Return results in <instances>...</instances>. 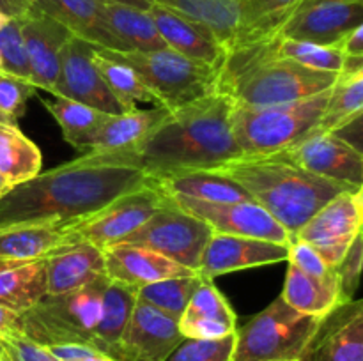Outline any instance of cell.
Listing matches in <instances>:
<instances>
[{
	"label": "cell",
	"mask_w": 363,
	"mask_h": 361,
	"mask_svg": "<svg viewBox=\"0 0 363 361\" xmlns=\"http://www.w3.org/2000/svg\"><path fill=\"white\" fill-rule=\"evenodd\" d=\"M311 2H321V0H305L303 4H311ZM337 2H351V0H337ZM303 4H301V6H303Z\"/></svg>",
	"instance_id": "obj_54"
},
{
	"label": "cell",
	"mask_w": 363,
	"mask_h": 361,
	"mask_svg": "<svg viewBox=\"0 0 363 361\" xmlns=\"http://www.w3.org/2000/svg\"><path fill=\"white\" fill-rule=\"evenodd\" d=\"M170 198L183 211L208 223L213 232L254 237V239L272 241V243L286 244V246L291 243V236L287 234V230L254 200L204 202L183 197V195H172Z\"/></svg>",
	"instance_id": "obj_12"
},
{
	"label": "cell",
	"mask_w": 363,
	"mask_h": 361,
	"mask_svg": "<svg viewBox=\"0 0 363 361\" xmlns=\"http://www.w3.org/2000/svg\"><path fill=\"white\" fill-rule=\"evenodd\" d=\"M279 57L294 60L301 66L312 67L319 71H330V73H340L346 55L340 46H321L307 41H296V39L280 38Z\"/></svg>",
	"instance_id": "obj_39"
},
{
	"label": "cell",
	"mask_w": 363,
	"mask_h": 361,
	"mask_svg": "<svg viewBox=\"0 0 363 361\" xmlns=\"http://www.w3.org/2000/svg\"><path fill=\"white\" fill-rule=\"evenodd\" d=\"M167 198L169 195L163 193L156 180H152L121 195L89 218L66 225L67 241L69 244L87 241L101 250L123 243L165 204Z\"/></svg>",
	"instance_id": "obj_9"
},
{
	"label": "cell",
	"mask_w": 363,
	"mask_h": 361,
	"mask_svg": "<svg viewBox=\"0 0 363 361\" xmlns=\"http://www.w3.org/2000/svg\"><path fill=\"white\" fill-rule=\"evenodd\" d=\"M328 96L330 88L286 105H234L230 122L243 158L273 156L303 140L321 119Z\"/></svg>",
	"instance_id": "obj_5"
},
{
	"label": "cell",
	"mask_w": 363,
	"mask_h": 361,
	"mask_svg": "<svg viewBox=\"0 0 363 361\" xmlns=\"http://www.w3.org/2000/svg\"><path fill=\"white\" fill-rule=\"evenodd\" d=\"M340 48L346 57H363V23L350 32L340 42Z\"/></svg>",
	"instance_id": "obj_47"
},
{
	"label": "cell",
	"mask_w": 363,
	"mask_h": 361,
	"mask_svg": "<svg viewBox=\"0 0 363 361\" xmlns=\"http://www.w3.org/2000/svg\"><path fill=\"white\" fill-rule=\"evenodd\" d=\"M16 331H20V315L0 306V338Z\"/></svg>",
	"instance_id": "obj_48"
},
{
	"label": "cell",
	"mask_w": 363,
	"mask_h": 361,
	"mask_svg": "<svg viewBox=\"0 0 363 361\" xmlns=\"http://www.w3.org/2000/svg\"><path fill=\"white\" fill-rule=\"evenodd\" d=\"M11 188H13V186H11V184H9V180H7L6 177H4L2 173H0V198H2L4 195H6L7 191L11 190Z\"/></svg>",
	"instance_id": "obj_51"
},
{
	"label": "cell",
	"mask_w": 363,
	"mask_h": 361,
	"mask_svg": "<svg viewBox=\"0 0 363 361\" xmlns=\"http://www.w3.org/2000/svg\"><path fill=\"white\" fill-rule=\"evenodd\" d=\"M103 2L123 4V6L137 7V9H142V11H149V7L152 6V0H103Z\"/></svg>",
	"instance_id": "obj_50"
},
{
	"label": "cell",
	"mask_w": 363,
	"mask_h": 361,
	"mask_svg": "<svg viewBox=\"0 0 363 361\" xmlns=\"http://www.w3.org/2000/svg\"><path fill=\"white\" fill-rule=\"evenodd\" d=\"M108 276L64 294H46L20 315V333L43 347L85 343L96 347L101 319V297Z\"/></svg>",
	"instance_id": "obj_6"
},
{
	"label": "cell",
	"mask_w": 363,
	"mask_h": 361,
	"mask_svg": "<svg viewBox=\"0 0 363 361\" xmlns=\"http://www.w3.org/2000/svg\"><path fill=\"white\" fill-rule=\"evenodd\" d=\"M2 343L11 361H59L46 347L32 342L20 331L2 336Z\"/></svg>",
	"instance_id": "obj_45"
},
{
	"label": "cell",
	"mask_w": 363,
	"mask_h": 361,
	"mask_svg": "<svg viewBox=\"0 0 363 361\" xmlns=\"http://www.w3.org/2000/svg\"><path fill=\"white\" fill-rule=\"evenodd\" d=\"M46 290L64 294L106 276L105 253L87 241L66 244L45 257Z\"/></svg>",
	"instance_id": "obj_22"
},
{
	"label": "cell",
	"mask_w": 363,
	"mask_h": 361,
	"mask_svg": "<svg viewBox=\"0 0 363 361\" xmlns=\"http://www.w3.org/2000/svg\"><path fill=\"white\" fill-rule=\"evenodd\" d=\"M167 195H183L204 202H248L250 195L230 177L213 170H195L156 180Z\"/></svg>",
	"instance_id": "obj_32"
},
{
	"label": "cell",
	"mask_w": 363,
	"mask_h": 361,
	"mask_svg": "<svg viewBox=\"0 0 363 361\" xmlns=\"http://www.w3.org/2000/svg\"><path fill=\"white\" fill-rule=\"evenodd\" d=\"M0 59H2V69L0 71L30 81V64H28L27 50H25L23 38H21L18 18H11L0 28Z\"/></svg>",
	"instance_id": "obj_41"
},
{
	"label": "cell",
	"mask_w": 363,
	"mask_h": 361,
	"mask_svg": "<svg viewBox=\"0 0 363 361\" xmlns=\"http://www.w3.org/2000/svg\"><path fill=\"white\" fill-rule=\"evenodd\" d=\"M363 236L358 234L351 246L347 248L346 255L342 260L337 265V275H339L340 282V299L342 303L354 299L358 285H360L362 278V265H363Z\"/></svg>",
	"instance_id": "obj_43"
},
{
	"label": "cell",
	"mask_w": 363,
	"mask_h": 361,
	"mask_svg": "<svg viewBox=\"0 0 363 361\" xmlns=\"http://www.w3.org/2000/svg\"><path fill=\"white\" fill-rule=\"evenodd\" d=\"M238 315L213 280L202 278L201 285L188 301L177 328L183 338H223L238 329Z\"/></svg>",
	"instance_id": "obj_23"
},
{
	"label": "cell",
	"mask_w": 363,
	"mask_h": 361,
	"mask_svg": "<svg viewBox=\"0 0 363 361\" xmlns=\"http://www.w3.org/2000/svg\"><path fill=\"white\" fill-rule=\"evenodd\" d=\"M0 122H4V124H11V122H9V120H7V119H6V117H4V115H2V113H0ZM13 126H18V124H13Z\"/></svg>",
	"instance_id": "obj_55"
},
{
	"label": "cell",
	"mask_w": 363,
	"mask_h": 361,
	"mask_svg": "<svg viewBox=\"0 0 363 361\" xmlns=\"http://www.w3.org/2000/svg\"><path fill=\"white\" fill-rule=\"evenodd\" d=\"M94 48L92 42L77 35L67 39L60 52L59 76L52 94L84 103L110 115H119L124 113V110L108 91L96 67Z\"/></svg>",
	"instance_id": "obj_13"
},
{
	"label": "cell",
	"mask_w": 363,
	"mask_h": 361,
	"mask_svg": "<svg viewBox=\"0 0 363 361\" xmlns=\"http://www.w3.org/2000/svg\"><path fill=\"white\" fill-rule=\"evenodd\" d=\"M202 276L199 273L190 276H176V278L160 280V282L149 283L137 290V297L144 303L151 304L156 310L163 311L169 317L179 321L186 308L188 301L191 299L197 287L201 285Z\"/></svg>",
	"instance_id": "obj_38"
},
{
	"label": "cell",
	"mask_w": 363,
	"mask_h": 361,
	"mask_svg": "<svg viewBox=\"0 0 363 361\" xmlns=\"http://www.w3.org/2000/svg\"><path fill=\"white\" fill-rule=\"evenodd\" d=\"M363 225V186L342 191L335 198L323 205L293 239L308 243L318 250V253L337 268L347 248Z\"/></svg>",
	"instance_id": "obj_11"
},
{
	"label": "cell",
	"mask_w": 363,
	"mask_h": 361,
	"mask_svg": "<svg viewBox=\"0 0 363 361\" xmlns=\"http://www.w3.org/2000/svg\"><path fill=\"white\" fill-rule=\"evenodd\" d=\"M177 14L206 25L229 50L241 20V0H152Z\"/></svg>",
	"instance_id": "obj_30"
},
{
	"label": "cell",
	"mask_w": 363,
	"mask_h": 361,
	"mask_svg": "<svg viewBox=\"0 0 363 361\" xmlns=\"http://www.w3.org/2000/svg\"><path fill=\"white\" fill-rule=\"evenodd\" d=\"M169 113L163 106L152 110H133L119 115H108L98 133L91 138L84 154H105L137 145L145 134Z\"/></svg>",
	"instance_id": "obj_26"
},
{
	"label": "cell",
	"mask_w": 363,
	"mask_h": 361,
	"mask_svg": "<svg viewBox=\"0 0 363 361\" xmlns=\"http://www.w3.org/2000/svg\"><path fill=\"white\" fill-rule=\"evenodd\" d=\"M9 20H11V18H7L6 14H2V13H0V28H2L4 25H6L7 21H9Z\"/></svg>",
	"instance_id": "obj_53"
},
{
	"label": "cell",
	"mask_w": 363,
	"mask_h": 361,
	"mask_svg": "<svg viewBox=\"0 0 363 361\" xmlns=\"http://www.w3.org/2000/svg\"><path fill=\"white\" fill-rule=\"evenodd\" d=\"M363 112V71L339 73L330 88L323 115L311 133H335Z\"/></svg>",
	"instance_id": "obj_35"
},
{
	"label": "cell",
	"mask_w": 363,
	"mask_h": 361,
	"mask_svg": "<svg viewBox=\"0 0 363 361\" xmlns=\"http://www.w3.org/2000/svg\"><path fill=\"white\" fill-rule=\"evenodd\" d=\"M233 99L222 92L170 110L137 145L105 154H82L78 165L130 166L162 180L195 170H213L243 158L233 134Z\"/></svg>",
	"instance_id": "obj_1"
},
{
	"label": "cell",
	"mask_w": 363,
	"mask_h": 361,
	"mask_svg": "<svg viewBox=\"0 0 363 361\" xmlns=\"http://www.w3.org/2000/svg\"><path fill=\"white\" fill-rule=\"evenodd\" d=\"M280 297L294 310L323 319L337 304L342 303L337 269L333 275L326 276V278H315V276L305 275L303 271L289 264Z\"/></svg>",
	"instance_id": "obj_27"
},
{
	"label": "cell",
	"mask_w": 363,
	"mask_h": 361,
	"mask_svg": "<svg viewBox=\"0 0 363 361\" xmlns=\"http://www.w3.org/2000/svg\"><path fill=\"white\" fill-rule=\"evenodd\" d=\"M279 38L227 50L218 88L236 106H273L300 101L332 88L339 73L312 69L279 57Z\"/></svg>",
	"instance_id": "obj_3"
},
{
	"label": "cell",
	"mask_w": 363,
	"mask_h": 361,
	"mask_svg": "<svg viewBox=\"0 0 363 361\" xmlns=\"http://www.w3.org/2000/svg\"><path fill=\"white\" fill-rule=\"evenodd\" d=\"M273 156L325 179L363 186L362 151L335 133H308L303 140Z\"/></svg>",
	"instance_id": "obj_14"
},
{
	"label": "cell",
	"mask_w": 363,
	"mask_h": 361,
	"mask_svg": "<svg viewBox=\"0 0 363 361\" xmlns=\"http://www.w3.org/2000/svg\"><path fill=\"white\" fill-rule=\"evenodd\" d=\"M149 183L152 179L130 166L69 161L11 188L0 198V229L34 223L71 225Z\"/></svg>",
	"instance_id": "obj_2"
},
{
	"label": "cell",
	"mask_w": 363,
	"mask_h": 361,
	"mask_svg": "<svg viewBox=\"0 0 363 361\" xmlns=\"http://www.w3.org/2000/svg\"><path fill=\"white\" fill-rule=\"evenodd\" d=\"M94 64L101 74L103 81L117 99L124 112H133L137 110V103H155L156 99L147 85L144 84L137 71L131 69L128 64L106 55L96 46L94 48ZM158 106V105H156Z\"/></svg>",
	"instance_id": "obj_37"
},
{
	"label": "cell",
	"mask_w": 363,
	"mask_h": 361,
	"mask_svg": "<svg viewBox=\"0 0 363 361\" xmlns=\"http://www.w3.org/2000/svg\"><path fill=\"white\" fill-rule=\"evenodd\" d=\"M0 69H2V59H0Z\"/></svg>",
	"instance_id": "obj_56"
},
{
	"label": "cell",
	"mask_w": 363,
	"mask_h": 361,
	"mask_svg": "<svg viewBox=\"0 0 363 361\" xmlns=\"http://www.w3.org/2000/svg\"><path fill=\"white\" fill-rule=\"evenodd\" d=\"M183 340L176 319L137 297L133 314L117 345L116 361H163Z\"/></svg>",
	"instance_id": "obj_16"
},
{
	"label": "cell",
	"mask_w": 363,
	"mask_h": 361,
	"mask_svg": "<svg viewBox=\"0 0 363 361\" xmlns=\"http://www.w3.org/2000/svg\"><path fill=\"white\" fill-rule=\"evenodd\" d=\"M298 361H308V360H307V357H303V360H298Z\"/></svg>",
	"instance_id": "obj_57"
},
{
	"label": "cell",
	"mask_w": 363,
	"mask_h": 361,
	"mask_svg": "<svg viewBox=\"0 0 363 361\" xmlns=\"http://www.w3.org/2000/svg\"><path fill=\"white\" fill-rule=\"evenodd\" d=\"M305 0H241V20L233 46L279 38ZM229 48V50H230Z\"/></svg>",
	"instance_id": "obj_28"
},
{
	"label": "cell",
	"mask_w": 363,
	"mask_h": 361,
	"mask_svg": "<svg viewBox=\"0 0 363 361\" xmlns=\"http://www.w3.org/2000/svg\"><path fill=\"white\" fill-rule=\"evenodd\" d=\"M286 260V244L213 232L201 255L197 273L202 278L213 280L220 275H227V273L261 268V265Z\"/></svg>",
	"instance_id": "obj_17"
},
{
	"label": "cell",
	"mask_w": 363,
	"mask_h": 361,
	"mask_svg": "<svg viewBox=\"0 0 363 361\" xmlns=\"http://www.w3.org/2000/svg\"><path fill=\"white\" fill-rule=\"evenodd\" d=\"M363 21V0L303 4L280 30V38L314 42L321 46H340L342 39Z\"/></svg>",
	"instance_id": "obj_15"
},
{
	"label": "cell",
	"mask_w": 363,
	"mask_h": 361,
	"mask_svg": "<svg viewBox=\"0 0 363 361\" xmlns=\"http://www.w3.org/2000/svg\"><path fill=\"white\" fill-rule=\"evenodd\" d=\"M213 172L236 180L255 204L287 230L291 239L332 198L358 188L315 176L279 156L240 158Z\"/></svg>",
	"instance_id": "obj_4"
},
{
	"label": "cell",
	"mask_w": 363,
	"mask_h": 361,
	"mask_svg": "<svg viewBox=\"0 0 363 361\" xmlns=\"http://www.w3.org/2000/svg\"><path fill=\"white\" fill-rule=\"evenodd\" d=\"M211 236L213 229L208 223L183 211L169 197L165 204L123 243L149 248L191 271H197L201 255Z\"/></svg>",
	"instance_id": "obj_10"
},
{
	"label": "cell",
	"mask_w": 363,
	"mask_h": 361,
	"mask_svg": "<svg viewBox=\"0 0 363 361\" xmlns=\"http://www.w3.org/2000/svg\"><path fill=\"white\" fill-rule=\"evenodd\" d=\"M291 265L303 271L305 275L315 276V278H326L333 275L335 268L328 264L321 255L318 253L314 246L300 239H291L287 244V260Z\"/></svg>",
	"instance_id": "obj_44"
},
{
	"label": "cell",
	"mask_w": 363,
	"mask_h": 361,
	"mask_svg": "<svg viewBox=\"0 0 363 361\" xmlns=\"http://www.w3.org/2000/svg\"><path fill=\"white\" fill-rule=\"evenodd\" d=\"M43 165L41 151L28 140L18 126L0 122V173L11 186L25 183L39 173Z\"/></svg>",
	"instance_id": "obj_36"
},
{
	"label": "cell",
	"mask_w": 363,
	"mask_h": 361,
	"mask_svg": "<svg viewBox=\"0 0 363 361\" xmlns=\"http://www.w3.org/2000/svg\"><path fill=\"white\" fill-rule=\"evenodd\" d=\"M99 50L137 71L155 96L156 105L169 112L218 92V67L191 60L170 48L155 52Z\"/></svg>",
	"instance_id": "obj_8"
},
{
	"label": "cell",
	"mask_w": 363,
	"mask_h": 361,
	"mask_svg": "<svg viewBox=\"0 0 363 361\" xmlns=\"http://www.w3.org/2000/svg\"><path fill=\"white\" fill-rule=\"evenodd\" d=\"M46 294L45 258L0 265V306L21 315Z\"/></svg>",
	"instance_id": "obj_29"
},
{
	"label": "cell",
	"mask_w": 363,
	"mask_h": 361,
	"mask_svg": "<svg viewBox=\"0 0 363 361\" xmlns=\"http://www.w3.org/2000/svg\"><path fill=\"white\" fill-rule=\"evenodd\" d=\"M137 303V290L108 280L101 297V319L96 328V349L116 356L117 345Z\"/></svg>",
	"instance_id": "obj_33"
},
{
	"label": "cell",
	"mask_w": 363,
	"mask_h": 361,
	"mask_svg": "<svg viewBox=\"0 0 363 361\" xmlns=\"http://www.w3.org/2000/svg\"><path fill=\"white\" fill-rule=\"evenodd\" d=\"M41 103L55 117L67 144L73 145L77 151H84L87 147L91 138L98 133L110 115L62 96H53V99L41 98Z\"/></svg>",
	"instance_id": "obj_34"
},
{
	"label": "cell",
	"mask_w": 363,
	"mask_h": 361,
	"mask_svg": "<svg viewBox=\"0 0 363 361\" xmlns=\"http://www.w3.org/2000/svg\"><path fill=\"white\" fill-rule=\"evenodd\" d=\"M308 361H363V308L360 299L340 303L321 319Z\"/></svg>",
	"instance_id": "obj_19"
},
{
	"label": "cell",
	"mask_w": 363,
	"mask_h": 361,
	"mask_svg": "<svg viewBox=\"0 0 363 361\" xmlns=\"http://www.w3.org/2000/svg\"><path fill=\"white\" fill-rule=\"evenodd\" d=\"M69 244L66 225H13L0 229V264H20L48 257L57 248Z\"/></svg>",
	"instance_id": "obj_25"
},
{
	"label": "cell",
	"mask_w": 363,
	"mask_h": 361,
	"mask_svg": "<svg viewBox=\"0 0 363 361\" xmlns=\"http://www.w3.org/2000/svg\"><path fill=\"white\" fill-rule=\"evenodd\" d=\"M18 20L30 64V84L35 88L52 92L59 76L60 52L73 34L62 23L32 6Z\"/></svg>",
	"instance_id": "obj_18"
},
{
	"label": "cell",
	"mask_w": 363,
	"mask_h": 361,
	"mask_svg": "<svg viewBox=\"0 0 363 361\" xmlns=\"http://www.w3.org/2000/svg\"><path fill=\"white\" fill-rule=\"evenodd\" d=\"M0 265H2V264H0ZM6 265H7V264H6Z\"/></svg>",
	"instance_id": "obj_58"
},
{
	"label": "cell",
	"mask_w": 363,
	"mask_h": 361,
	"mask_svg": "<svg viewBox=\"0 0 363 361\" xmlns=\"http://www.w3.org/2000/svg\"><path fill=\"white\" fill-rule=\"evenodd\" d=\"M236 333L223 338H183L163 361H233Z\"/></svg>",
	"instance_id": "obj_40"
},
{
	"label": "cell",
	"mask_w": 363,
	"mask_h": 361,
	"mask_svg": "<svg viewBox=\"0 0 363 361\" xmlns=\"http://www.w3.org/2000/svg\"><path fill=\"white\" fill-rule=\"evenodd\" d=\"M167 48L197 62L222 67L227 50L206 25L152 2L147 11Z\"/></svg>",
	"instance_id": "obj_21"
},
{
	"label": "cell",
	"mask_w": 363,
	"mask_h": 361,
	"mask_svg": "<svg viewBox=\"0 0 363 361\" xmlns=\"http://www.w3.org/2000/svg\"><path fill=\"white\" fill-rule=\"evenodd\" d=\"M30 9V0H0V13L7 18H21Z\"/></svg>",
	"instance_id": "obj_49"
},
{
	"label": "cell",
	"mask_w": 363,
	"mask_h": 361,
	"mask_svg": "<svg viewBox=\"0 0 363 361\" xmlns=\"http://www.w3.org/2000/svg\"><path fill=\"white\" fill-rule=\"evenodd\" d=\"M30 6L62 23L77 38L98 48L123 52L106 23L103 0H30Z\"/></svg>",
	"instance_id": "obj_24"
},
{
	"label": "cell",
	"mask_w": 363,
	"mask_h": 361,
	"mask_svg": "<svg viewBox=\"0 0 363 361\" xmlns=\"http://www.w3.org/2000/svg\"><path fill=\"white\" fill-rule=\"evenodd\" d=\"M46 349L59 361H116L103 350L85 343H55Z\"/></svg>",
	"instance_id": "obj_46"
},
{
	"label": "cell",
	"mask_w": 363,
	"mask_h": 361,
	"mask_svg": "<svg viewBox=\"0 0 363 361\" xmlns=\"http://www.w3.org/2000/svg\"><path fill=\"white\" fill-rule=\"evenodd\" d=\"M0 361H11L9 354H7V350H6V347H4L2 340H0Z\"/></svg>",
	"instance_id": "obj_52"
},
{
	"label": "cell",
	"mask_w": 363,
	"mask_h": 361,
	"mask_svg": "<svg viewBox=\"0 0 363 361\" xmlns=\"http://www.w3.org/2000/svg\"><path fill=\"white\" fill-rule=\"evenodd\" d=\"M105 4L110 32L123 46V52H155L167 48L147 11L116 2Z\"/></svg>",
	"instance_id": "obj_31"
},
{
	"label": "cell",
	"mask_w": 363,
	"mask_h": 361,
	"mask_svg": "<svg viewBox=\"0 0 363 361\" xmlns=\"http://www.w3.org/2000/svg\"><path fill=\"white\" fill-rule=\"evenodd\" d=\"M103 253H105V268L108 280L123 283L133 290H138L149 283L160 282V280L190 276L197 273L170 260L158 251L137 246V244H112V246L103 248Z\"/></svg>",
	"instance_id": "obj_20"
},
{
	"label": "cell",
	"mask_w": 363,
	"mask_h": 361,
	"mask_svg": "<svg viewBox=\"0 0 363 361\" xmlns=\"http://www.w3.org/2000/svg\"><path fill=\"white\" fill-rule=\"evenodd\" d=\"M321 319L301 314L277 297L241 329H236L233 361H298L314 343Z\"/></svg>",
	"instance_id": "obj_7"
},
{
	"label": "cell",
	"mask_w": 363,
	"mask_h": 361,
	"mask_svg": "<svg viewBox=\"0 0 363 361\" xmlns=\"http://www.w3.org/2000/svg\"><path fill=\"white\" fill-rule=\"evenodd\" d=\"M34 94L35 87L30 81L0 71V113L11 124H16L23 115L27 101L34 98Z\"/></svg>",
	"instance_id": "obj_42"
}]
</instances>
